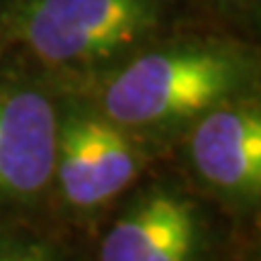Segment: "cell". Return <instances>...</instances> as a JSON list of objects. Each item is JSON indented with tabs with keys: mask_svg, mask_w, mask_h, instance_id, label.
I'll list each match as a JSON object with an SVG mask.
<instances>
[{
	"mask_svg": "<svg viewBox=\"0 0 261 261\" xmlns=\"http://www.w3.org/2000/svg\"><path fill=\"white\" fill-rule=\"evenodd\" d=\"M247 65L220 46H174L136 56L104 85L99 112L140 138L189 128L244 85Z\"/></svg>",
	"mask_w": 261,
	"mask_h": 261,
	"instance_id": "obj_1",
	"label": "cell"
},
{
	"mask_svg": "<svg viewBox=\"0 0 261 261\" xmlns=\"http://www.w3.org/2000/svg\"><path fill=\"white\" fill-rule=\"evenodd\" d=\"M158 22V0H24L12 27L39 61L90 68L128 54Z\"/></svg>",
	"mask_w": 261,
	"mask_h": 261,
	"instance_id": "obj_2",
	"label": "cell"
},
{
	"mask_svg": "<svg viewBox=\"0 0 261 261\" xmlns=\"http://www.w3.org/2000/svg\"><path fill=\"white\" fill-rule=\"evenodd\" d=\"M148 143L99 109L61 114L51 196L70 215L99 213L138 181Z\"/></svg>",
	"mask_w": 261,
	"mask_h": 261,
	"instance_id": "obj_3",
	"label": "cell"
},
{
	"mask_svg": "<svg viewBox=\"0 0 261 261\" xmlns=\"http://www.w3.org/2000/svg\"><path fill=\"white\" fill-rule=\"evenodd\" d=\"M213 225L203 203L174 181L128 194L107 227L97 261H208Z\"/></svg>",
	"mask_w": 261,
	"mask_h": 261,
	"instance_id": "obj_4",
	"label": "cell"
},
{
	"mask_svg": "<svg viewBox=\"0 0 261 261\" xmlns=\"http://www.w3.org/2000/svg\"><path fill=\"white\" fill-rule=\"evenodd\" d=\"M184 162L198 187L237 213H249L261 196L259 107L230 99L184 130Z\"/></svg>",
	"mask_w": 261,
	"mask_h": 261,
	"instance_id": "obj_5",
	"label": "cell"
},
{
	"mask_svg": "<svg viewBox=\"0 0 261 261\" xmlns=\"http://www.w3.org/2000/svg\"><path fill=\"white\" fill-rule=\"evenodd\" d=\"M58 123L46 92L0 85V220L24 218L51 196Z\"/></svg>",
	"mask_w": 261,
	"mask_h": 261,
	"instance_id": "obj_6",
	"label": "cell"
},
{
	"mask_svg": "<svg viewBox=\"0 0 261 261\" xmlns=\"http://www.w3.org/2000/svg\"><path fill=\"white\" fill-rule=\"evenodd\" d=\"M0 261H73L51 234L24 225L22 218L0 220Z\"/></svg>",
	"mask_w": 261,
	"mask_h": 261,
	"instance_id": "obj_7",
	"label": "cell"
},
{
	"mask_svg": "<svg viewBox=\"0 0 261 261\" xmlns=\"http://www.w3.org/2000/svg\"><path fill=\"white\" fill-rule=\"evenodd\" d=\"M225 3H242V0H225Z\"/></svg>",
	"mask_w": 261,
	"mask_h": 261,
	"instance_id": "obj_8",
	"label": "cell"
}]
</instances>
